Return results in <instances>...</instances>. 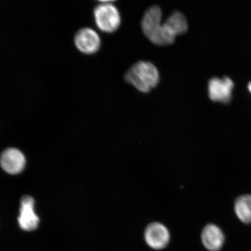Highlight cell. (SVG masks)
I'll return each instance as SVG.
<instances>
[{
    "label": "cell",
    "mask_w": 251,
    "mask_h": 251,
    "mask_svg": "<svg viewBox=\"0 0 251 251\" xmlns=\"http://www.w3.org/2000/svg\"><path fill=\"white\" fill-rule=\"evenodd\" d=\"M170 238L168 229L161 223H151L144 231V239L147 244L153 250L164 249L168 246Z\"/></svg>",
    "instance_id": "cell-4"
},
{
    "label": "cell",
    "mask_w": 251,
    "mask_h": 251,
    "mask_svg": "<svg viewBox=\"0 0 251 251\" xmlns=\"http://www.w3.org/2000/svg\"><path fill=\"white\" fill-rule=\"evenodd\" d=\"M235 212L240 221L246 224H251V195L240 197L235 203Z\"/></svg>",
    "instance_id": "cell-11"
},
{
    "label": "cell",
    "mask_w": 251,
    "mask_h": 251,
    "mask_svg": "<svg viewBox=\"0 0 251 251\" xmlns=\"http://www.w3.org/2000/svg\"><path fill=\"white\" fill-rule=\"evenodd\" d=\"M224 233L217 226L209 224L203 228L201 241L204 247L209 251H220L225 243Z\"/></svg>",
    "instance_id": "cell-10"
},
{
    "label": "cell",
    "mask_w": 251,
    "mask_h": 251,
    "mask_svg": "<svg viewBox=\"0 0 251 251\" xmlns=\"http://www.w3.org/2000/svg\"><path fill=\"white\" fill-rule=\"evenodd\" d=\"M162 12L158 5L150 7L144 14L141 27L151 42L158 46L169 45L164 26L161 23Z\"/></svg>",
    "instance_id": "cell-2"
},
{
    "label": "cell",
    "mask_w": 251,
    "mask_h": 251,
    "mask_svg": "<svg viewBox=\"0 0 251 251\" xmlns=\"http://www.w3.org/2000/svg\"><path fill=\"white\" fill-rule=\"evenodd\" d=\"M248 88H249V90L251 93V81L249 83V85H248Z\"/></svg>",
    "instance_id": "cell-12"
},
{
    "label": "cell",
    "mask_w": 251,
    "mask_h": 251,
    "mask_svg": "<svg viewBox=\"0 0 251 251\" xmlns=\"http://www.w3.org/2000/svg\"><path fill=\"white\" fill-rule=\"evenodd\" d=\"M94 18L97 27L103 32L111 33L121 24L118 9L111 1H101L94 9Z\"/></svg>",
    "instance_id": "cell-3"
},
{
    "label": "cell",
    "mask_w": 251,
    "mask_h": 251,
    "mask_svg": "<svg viewBox=\"0 0 251 251\" xmlns=\"http://www.w3.org/2000/svg\"><path fill=\"white\" fill-rule=\"evenodd\" d=\"M125 80L139 92L148 93L158 85L160 79L158 69L150 61L136 63L125 74Z\"/></svg>",
    "instance_id": "cell-1"
},
{
    "label": "cell",
    "mask_w": 251,
    "mask_h": 251,
    "mask_svg": "<svg viewBox=\"0 0 251 251\" xmlns=\"http://www.w3.org/2000/svg\"><path fill=\"white\" fill-rule=\"evenodd\" d=\"M35 201L32 197L25 196L22 198L18 224L23 230L31 231L38 227L40 219L34 211Z\"/></svg>",
    "instance_id": "cell-6"
},
{
    "label": "cell",
    "mask_w": 251,
    "mask_h": 251,
    "mask_svg": "<svg viewBox=\"0 0 251 251\" xmlns=\"http://www.w3.org/2000/svg\"><path fill=\"white\" fill-rule=\"evenodd\" d=\"M26 159L21 151L14 148L5 150L0 155V165L3 170L11 175H17L23 172Z\"/></svg>",
    "instance_id": "cell-8"
},
{
    "label": "cell",
    "mask_w": 251,
    "mask_h": 251,
    "mask_svg": "<svg viewBox=\"0 0 251 251\" xmlns=\"http://www.w3.org/2000/svg\"><path fill=\"white\" fill-rule=\"evenodd\" d=\"M233 87V81L230 78L213 77L208 84L209 98L213 101L228 102L231 98Z\"/></svg>",
    "instance_id": "cell-7"
},
{
    "label": "cell",
    "mask_w": 251,
    "mask_h": 251,
    "mask_svg": "<svg viewBox=\"0 0 251 251\" xmlns=\"http://www.w3.org/2000/svg\"><path fill=\"white\" fill-rule=\"evenodd\" d=\"M74 42L76 48L85 54H94L101 47V39L99 34L90 27L78 30L75 34Z\"/></svg>",
    "instance_id": "cell-5"
},
{
    "label": "cell",
    "mask_w": 251,
    "mask_h": 251,
    "mask_svg": "<svg viewBox=\"0 0 251 251\" xmlns=\"http://www.w3.org/2000/svg\"><path fill=\"white\" fill-rule=\"evenodd\" d=\"M163 26L170 45L175 42L178 36L186 33L188 28L186 17L178 11L173 12L165 21Z\"/></svg>",
    "instance_id": "cell-9"
}]
</instances>
